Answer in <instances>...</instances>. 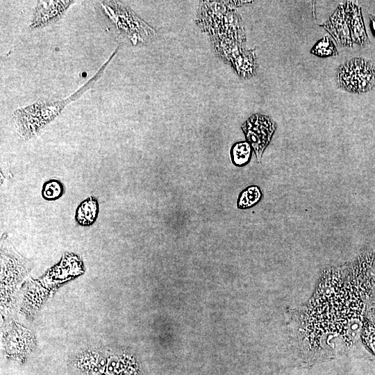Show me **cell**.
<instances>
[{
  "mask_svg": "<svg viewBox=\"0 0 375 375\" xmlns=\"http://www.w3.org/2000/svg\"><path fill=\"white\" fill-rule=\"evenodd\" d=\"M336 79L339 87L346 91L366 92L375 87V69L370 61L353 58L338 68Z\"/></svg>",
  "mask_w": 375,
  "mask_h": 375,
  "instance_id": "obj_3",
  "label": "cell"
},
{
  "mask_svg": "<svg viewBox=\"0 0 375 375\" xmlns=\"http://www.w3.org/2000/svg\"><path fill=\"white\" fill-rule=\"evenodd\" d=\"M99 213V203L94 197H90L77 207L75 213L76 222L81 226H89L94 223Z\"/></svg>",
  "mask_w": 375,
  "mask_h": 375,
  "instance_id": "obj_9",
  "label": "cell"
},
{
  "mask_svg": "<svg viewBox=\"0 0 375 375\" xmlns=\"http://www.w3.org/2000/svg\"><path fill=\"white\" fill-rule=\"evenodd\" d=\"M3 342L7 358L22 362L34 348L35 339L30 331L12 322L3 334Z\"/></svg>",
  "mask_w": 375,
  "mask_h": 375,
  "instance_id": "obj_5",
  "label": "cell"
},
{
  "mask_svg": "<svg viewBox=\"0 0 375 375\" xmlns=\"http://www.w3.org/2000/svg\"><path fill=\"white\" fill-rule=\"evenodd\" d=\"M344 5L351 40L359 45H364L368 42L360 8L354 1H347Z\"/></svg>",
  "mask_w": 375,
  "mask_h": 375,
  "instance_id": "obj_7",
  "label": "cell"
},
{
  "mask_svg": "<svg viewBox=\"0 0 375 375\" xmlns=\"http://www.w3.org/2000/svg\"><path fill=\"white\" fill-rule=\"evenodd\" d=\"M362 338L367 347L375 356V326L369 321L365 322Z\"/></svg>",
  "mask_w": 375,
  "mask_h": 375,
  "instance_id": "obj_14",
  "label": "cell"
},
{
  "mask_svg": "<svg viewBox=\"0 0 375 375\" xmlns=\"http://www.w3.org/2000/svg\"><path fill=\"white\" fill-rule=\"evenodd\" d=\"M310 53L322 58L337 56L338 54L333 42L328 36H324L319 40L313 46Z\"/></svg>",
  "mask_w": 375,
  "mask_h": 375,
  "instance_id": "obj_12",
  "label": "cell"
},
{
  "mask_svg": "<svg viewBox=\"0 0 375 375\" xmlns=\"http://www.w3.org/2000/svg\"><path fill=\"white\" fill-rule=\"evenodd\" d=\"M370 22H371V26L375 33V17L374 16L370 15Z\"/></svg>",
  "mask_w": 375,
  "mask_h": 375,
  "instance_id": "obj_15",
  "label": "cell"
},
{
  "mask_svg": "<svg viewBox=\"0 0 375 375\" xmlns=\"http://www.w3.org/2000/svg\"><path fill=\"white\" fill-rule=\"evenodd\" d=\"M64 192L62 184L58 180L51 179L45 182L42 189V196L47 201L59 199Z\"/></svg>",
  "mask_w": 375,
  "mask_h": 375,
  "instance_id": "obj_13",
  "label": "cell"
},
{
  "mask_svg": "<svg viewBox=\"0 0 375 375\" xmlns=\"http://www.w3.org/2000/svg\"><path fill=\"white\" fill-rule=\"evenodd\" d=\"M84 272L81 259L65 253L60 262L38 279H28L24 285L21 312L31 320L42 305L59 286Z\"/></svg>",
  "mask_w": 375,
  "mask_h": 375,
  "instance_id": "obj_1",
  "label": "cell"
},
{
  "mask_svg": "<svg viewBox=\"0 0 375 375\" xmlns=\"http://www.w3.org/2000/svg\"><path fill=\"white\" fill-rule=\"evenodd\" d=\"M253 149L247 141L235 143L231 148V157L233 163L237 167H243L251 160Z\"/></svg>",
  "mask_w": 375,
  "mask_h": 375,
  "instance_id": "obj_11",
  "label": "cell"
},
{
  "mask_svg": "<svg viewBox=\"0 0 375 375\" xmlns=\"http://www.w3.org/2000/svg\"><path fill=\"white\" fill-rule=\"evenodd\" d=\"M33 267L32 262L23 258L13 248L4 235L1 240V314L10 312L15 303L17 286Z\"/></svg>",
  "mask_w": 375,
  "mask_h": 375,
  "instance_id": "obj_2",
  "label": "cell"
},
{
  "mask_svg": "<svg viewBox=\"0 0 375 375\" xmlns=\"http://www.w3.org/2000/svg\"><path fill=\"white\" fill-rule=\"evenodd\" d=\"M321 26L338 44L352 47L353 42L344 3L340 4L329 19Z\"/></svg>",
  "mask_w": 375,
  "mask_h": 375,
  "instance_id": "obj_6",
  "label": "cell"
},
{
  "mask_svg": "<svg viewBox=\"0 0 375 375\" xmlns=\"http://www.w3.org/2000/svg\"><path fill=\"white\" fill-rule=\"evenodd\" d=\"M276 128V125L270 117L259 114L253 115L242 125V131L255 153L258 162H261L263 151L270 142Z\"/></svg>",
  "mask_w": 375,
  "mask_h": 375,
  "instance_id": "obj_4",
  "label": "cell"
},
{
  "mask_svg": "<svg viewBox=\"0 0 375 375\" xmlns=\"http://www.w3.org/2000/svg\"><path fill=\"white\" fill-rule=\"evenodd\" d=\"M70 1H40L35 10L32 27L48 24L59 18Z\"/></svg>",
  "mask_w": 375,
  "mask_h": 375,
  "instance_id": "obj_8",
  "label": "cell"
},
{
  "mask_svg": "<svg viewBox=\"0 0 375 375\" xmlns=\"http://www.w3.org/2000/svg\"><path fill=\"white\" fill-rule=\"evenodd\" d=\"M262 197V192L258 185H250L243 190L238 199L239 209L250 208L256 206Z\"/></svg>",
  "mask_w": 375,
  "mask_h": 375,
  "instance_id": "obj_10",
  "label": "cell"
}]
</instances>
